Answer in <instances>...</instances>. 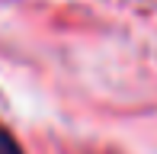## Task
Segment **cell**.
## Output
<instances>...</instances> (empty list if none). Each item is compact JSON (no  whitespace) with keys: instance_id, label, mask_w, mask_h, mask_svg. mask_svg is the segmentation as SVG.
Wrapping results in <instances>:
<instances>
[{"instance_id":"1","label":"cell","mask_w":157,"mask_h":154,"mask_svg":"<svg viewBox=\"0 0 157 154\" xmlns=\"http://www.w3.org/2000/svg\"><path fill=\"white\" fill-rule=\"evenodd\" d=\"M0 154H23V148L16 144V138L0 125Z\"/></svg>"}]
</instances>
